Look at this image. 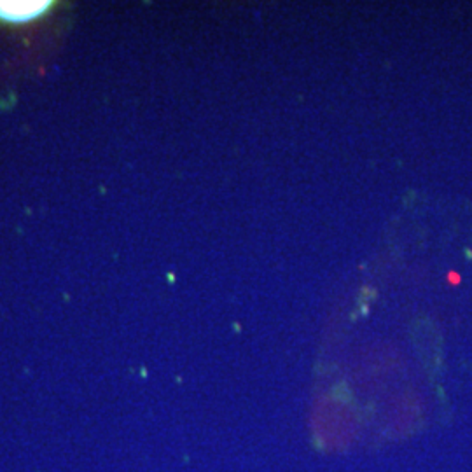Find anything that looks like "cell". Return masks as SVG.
I'll return each mask as SVG.
<instances>
[{"instance_id":"1","label":"cell","mask_w":472,"mask_h":472,"mask_svg":"<svg viewBox=\"0 0 472 472\" xmlns=\"http://www.w3.org/2000/svg\"><path fill=\"white\" fill-rule=\"evenodd\" d=\"M51 6V2H40V0H33V2H0V19L11 21V23H23V21H30Z\"/></svg>"}]
</instances>
